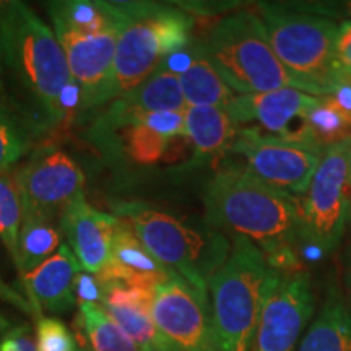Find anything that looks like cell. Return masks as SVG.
<instances>
[{
  "label": "cell",
  "instance_id": "23",
  "mask_svg": "<svg viewBox=\"0 0 351 351\" xmlns=\"http://www.w3.org/2000/svg\"><path fill=\"white\" fill-rule=\"evenodd\" d=\"M60 221L25 215L20 228L19 238V270L20 278L38 269L41 263L59 251L60 244Z\"/></svg>",
  "mask_w": 351,
  "mask_h": 351
},
{
  "label": "cell",
  "instance_id": "28",
  "mask_svg": "<svg viewBox=\"0 0 351 351\" xmlns=\"http://www.w3.org/2000/svg\"><path fill=\"white\" fill-rule=\"evenodd\" d=\"M36 351H77L78 346L64 322L54 317H43L36 326Z\"/></svg>",
  "mask_w": 351,
  "mask_h": 351
},
{
  "label": "cell",
  "instance_id": "32",
  "mask_svg": "<svg viewBox=\"0 0 351 351\" xmlns=\"http://www.w3.org/2000/svg\"><path fill=\"white\" fill-rule=\"evenodd\" d=\"M0 301L8 302V304L16 307V309L21 311V313H25V314H33L32 306H29L28 300L21 296L20 293H16L12 287H8V285L3 282L2 278H0Z\"/></svg>",
  "mask_w": 351,
  "mask_h": 351
},
{
  "label": "cell",
  "instance_id": "9",
  "mask_svg": "<svg viewBox=\"0 0 351 351\" xmlns=\"http://www.w3.org/2000/svg\"><path fill=\"white\" fill-rule=\"evenodd\" d=\"M231 155L243 160V168L271 187L295 197L304 195L317 169L324 148L263 134L258 127H239Z\"/></svg>",
  "mask_w": 351,
  "mask_h": 351
},
{
  "label": "cell",
  "instance_id": "35",
  "mask_svg": "<svg viewBox=\"0 0 351 351\" xmlns=\"http://www.w3.org/2000/svg\"><path fill=\"white\" fill-rule=\"evenodd\" d=\"M346 200H348V221H346V228H350L351 230V155H350L348 179H346Z\"/></svg>",
  "mask_w": 351,
  "mask_h": 351
},
{
  "label": "cell",
  "instance_id": "29",
  "mask_svg": "<svg viewBox=\"0 0 351 351\" xmlns=\"http://www.w3.org/2000/svg\"><path fill=\"white\" fill-rule=\"evenodd\" d=\"M73 291H75L77 304H98L103 306L104 302V287L101 285L98 276L88 274V271H80L75 278L73 285Z\"/></svg>",
  "mask_w": 351,
  "mask_h": 351
},
{
  "label": "cell",
  "instance_id": "18",
  "mask_svg": "<svg viewBox=\"0 0 351 351\" xmlns=\"http://www.w3.org/2000/svg\"><path fill=\"white\" fill-rule=\"evenodd\" d=\"M104 287L103 309L134 341L138 351H166V346L152 315L156 289L125 283H108Z\"/></svg>",
  "mask_w": 351,
  "mask_h": 351
},
{
  "label": "cell",
  "instance_id": "31",
  "mask_svg": "<svg viewBox=\"0 0 351 351\" xmlns=\"http://www.w3.org/2000/svg\"><path fill=\"white\" fill-rule=\"evenodd\" d=\"M0 351H36L29 327L20 326L5 332L0 339Z\"/></svg>",
  "mask_w": 351,
  "mask_h": 351
},
{
  "label": "cell",
  "instance_id": "27",
  "mask_svg": "<svg viewBox=\"0 0 351 351\" xmlns=\"http://www.w3.org/2000/svg\"><path fill=\"white\" fill-rule=\"evenodd\" d=\"M23 223V207L15 178L0 174V241L7 247L15 267H19V238Z\"/></svg>",
  "mask_w": 351,
  "mask_h": 351
},
{
  "label": "cell",
  "instance_id": "30",
  "mask_svg": "<svg viewBox=\"0 0 351 351\" xmlns=\"http://www.w3.org/2000/svg\"><path fill=\"white\" fill-rule=\"evenodd\" d=\"M335 51L340 73L351 77V20H343L339 23Z\"/></svg>",
  "mask_w": 351,
  "mask_h": 351
},
{
  "label": "cell",
  "instance_id": "11",
  "mask_svg": "<svg viewBox=\"0 0 351 351\" xmlns=\"http://www.w3.org/2000/svg\"><path fill=\"white\" fill-rule=\"evenodd\" d=\"M16 187L25 215L60 221L70 204L83 195L85 174L80 165L57 145H43L16 171Z\"/></svg>",
  "mask_w": 351,
  "mask_h": 351
},
{
  "label": "cell",
  "instance_id": "36",
  "mask_svg": "<svg viewBox=\"0 0 351 351\" xmlns=\"http://www.w3.org/2000/svg\"><path fill=\"white\" fill-rule=\"evenodd\" d=\"M8 327V324H7V320L2 317V315H0V335H3V330H5V328Z\"/></svg>",
  "mask_w": 351,
  "mask_h": 351
},
{
  "label": "cell",
  "instance_id": "6",
  "mask_svg": "<svg viewBox=\"0 0 351 351\" xmlns=\"http://www.w3.org/2000/svg\"><path fill=\"white\" fill-rule=\"evenodd\" d=\"M230 239V256L208 282L217 348L251 351L271 265L249 239Z\"/></svg>",
  "mask_w": 351,
  "mask_h": 351
},
{
  "label": "cell",
  "instance_id": "5",
  "mask_svg": "<svg viewBox=\"0 0 351 351\" xmlns=\"http://www.w3.org/2000/svg\"><path fill=\"white\" fill-rule=\"evenodd\" d=\"M127 21L117 39L109 101L130 93L191 43L194 19L156 2H119Z\"/></svg>",
  "mask_w": 351,
  "mask_h": 351
},
{
  "label": "cell",
  "instance_id": "14",
  "mask_svg": "<svg viewBox=\"0 0 351 351\" xmlns=\"http://www.w3.org/2000/svg\"><path fill=\"white\" fill-rule=\"evenodd\" d=\"M124 26L98 34L54 32L65 52L70 75L80 88V114L99 111L109 103L117 39Z\"/></svg>",
  "mask_w": 351,
  "mask_h": 351
},
{
  "label": "cell",
  "instance_id": "19",
  "mask_svg": "<svg viewBox=\"0 0 351 351\" xmlns=\"http://www.w3.org/2000/svg\"><path fill=\"white\" fill-rule=\"evenodd\" d=\"M179 75L166 69H158L153 75L130 93L109 101L99 111L95 112V121L122 122L143 116L148 112L186 111Z\"/></svg>",
  "mask_w": 351,
  "mask_h": 351
},
{
  "label": "cell",
  "instance_id": "37",
  "mask_svg": "<svg viewBox=\"0 0 351 351\" xmlns=\"http://www.w3.org/2000/svg\"><path fill=\"white\" fill-rule=\"evenodd\" d=\"M0 91H2V72H0Z\"/></svg>",
  "mask_w": 351,
  "mask_h": 351
},
{
  "label": "cell",
  "instance_id": "17",
  "mask_svg": "<svg viewBox=\"0 0 351 351\" xmlns=\"http://www.w3.org/2000/svg\"><path fill=\"white\" fill-rule=\"evenodd\" d=\"M174 275L152 256L129 223L119 218L112 236L108 265L96 275L101 285L125 283L156 289Z\"/></svg>",
  "mask_w": 351,
  "mask_h": 351
},
{
  "label": "cell",
  "instance_id": "34",
  "mask_svg": "<svg viewBox=\"0 0 351 351\" xmlns=\"http://www.w3.org/2000/svg\"><path fill=\"white\" fill-rule=\"evenodd\" d=\"M343 288H345V301L351 311V245L345 252L343 258Z\"/></svg>",
  "mask_w": 351,
  "mask_h": 351
},
{
  "label": "cell",
  "instance_id": "25",
  "mask_svg": "<svg viewBox=\"0 0 351 351\" xmlns=\"http://www.w3.org/2000/svg\"><path fill=\"white\" fill-rule=\"evenodd\" d=\"M34 132L0 98V174L8 173L26 155Z\"/></svg>",
  "mask_w": 351,
  "mask_h": 351
},
{
  "label": "cell",
  "instance_id": "13",
  "mask_svg": "<svg viewBox=\"0 0 351 351\" xmlns=\"http://www.w3.org/2000/svg\"><path fill=\"white\" fill-rule=\"evenodd\" d=\"M319 101L295 88H280L265 93L236 95L226 111L239 127L256 122L274 137L320 147L307 122Z\"/></svg>",
  "mask_w": 351,
  "mask_h": 351
},
{
  "label": "cell",
  "instance_id": "16",
  "mask_svg": "<svg viewBox=\"0 0 351 351\" xmlns=\"http://www.w3.org/2000/svg\"><path fill=\"white\" fill-rule=\"evenodd\" d=\"M80 271V262L70 251L69 244H62L54 256L21 278L28 302L38 320L43 317V311L60 314L77 304L73 285Z\"/></svg>",
  "mask_w": 351,
  "mask_h": 351
},
{
  "label": "cell",
  "instance_id": "12",
  "mask_svg": "<svg viewBox=\"0 0 351 351\" xmlns=\"http://www.w3.org/2000/svg\"><path fill=\"white\" fill-rule=\"evenodd\" d=\"M152 315L166 351H218L208 291L181 276L156 288Z\"/></svg>",
  "mask_w": 351,
  "mask_h": 351
},
{
  "label": "cell",
  "instance_id": "15",
  "mask_svg": "<svg viewBox=\"0 0 351 351\" xmlns=\"http://www.w3.org/2000/svg\"><path fill=\"white\" fill-rule=\"evenodd\" d=\"M117 223L119 218L95 208L85 200V195L77 197L65 210L60 226L83 271L99 275L108 265Z\"/></svg>",
  "mask_w": 351,
  "mask_h": 351
},
{
  "label": "cell",
  "instance_id": "10",
  "mask_svg": "<svg viewBox=\"0 0 351 351\" xmlns=\"http://www.w3.org/2000/svg\"><path fill=\"white\" fill-rule=\"evenodd\" d=\"M314 309L309 274L271 267L251 351H296Z\"/></svg>",
  "mask_w": 351,
  "mask_h": 351
},
{
  "label": "cell",
  "instance_id": "38",
  "mask_svg": "<svg viewBox=\"0 0 351 351\" xmlns=\"http://www.w3.org/2000/svg\"><path fill=\"white\" fill-rule=\"evenodd\" d=\"M77 351H86V350H83V348H78Z\"/></svg>",
  "mask_w": 351,
  "mask_h": 351
},
{
  "label": "cell",
  "instance_id": "2",
  "mask_svg": "<svg viewBox=\"0 0 351 351\" xmlns=\"http://www.w3.org/2000/svg\"><path fill=\"white\" fill-rule=\"evenodd\" d=\"M0 72L29 108L36 134L65 121L62 96L73 80L51 26L23 2L0 3Z\"/></svg>",
  "mask_w": 351,
  "mask_h": 351
},
{
  "label": "cell",
  "instance_id": "21",
  "mask_svg": "<svg viewBox=\"0 0 351 351\" xmlns=\"http://www.w3.org/2000/svg\"><path fill=\"white\" fill-rule=\"evenodd\" d=\"M296 351H351V311L341 289L332 283Z\"/></svg>",
  "mask_w": 351,
  "mask_h": 351
},
{
  "label": "cell",
  "instance_id": "24",
  "mask_svg": "<svg viewBox=\"0 0 351 351\" xmlns=\"http://www.w3.org/2000/svg\"><path fill=\"white\" fill-rule=\"evenodd\" d=\"M80 333H85L93 351H138L106 311L98 304H78Z\"/></svg>",
  "mask_w": 351,
  "mask_h": 351
},
{
  "label": "cell",
  "instance_id": "8",
  "mask_svg": "<svg viewBox=\"0 0 351 351\" xmlns=\"http://www.w3.org/2000/svg\"><path fill=\"white\" fill-rule=\"evenodd\" d=\"M351 138L324 148L317 169L300 202L298 241L322 256L337 251L346 231Z\"/></svg>",
  "mask_w": 351,
  "mask_h": 351
},
{
  "label": "cell",
  "instance_id": "33",
  "mask_svg": "<svg viewBox=\"0 0 351 351\" xmlns=\"http://www.w3.org/2000/svg\"><path fill=\"white\" fill-rule=\"evenodd\" d=\"M346 112L351 114V77H340L339 85H337L335 91L330 95Z\"/></svg>",
  "mask_w": 351,
  "mask_h": 351
},
{
  "label": "cell",
  "instance_id": "26",
  "mask_svg": "<svg viewBox=\"0 0 351 351\" xmlns=\"http://www.w3.org/2000/svg\"><path fill=\"white\" fill-rule=\"evenodd\" d=\"M307 122L315 142L322 148L351 138V114L346 112L332 96L320 98L317 106L307 116Z\"/></svg>",
  "mask_w": 351,
  "mask_h": 351
},
{
  "label": "cell",
  "instance_id": "3",
  "mask_svg": "<svg viewBox=\"0 0 351 351\" xmlns=\"http://www.w3.org/2000/svg\"><path fill=\"white\" fill-rule=\"evenodd\" d=\"M114 217L129 223L161 265L202 291H208L210 278L230 256V236L205 221H187L143 202H121Z\"/></svg>",
  "mask_w": 351,
  "mask_h": 351
},
{
  "label": "cell",
  "instance_id": "20",
  "mask_svg": "<svg viewBox=\"0 0 351 351\" xmlns=\"http://www.w3.org/2000/svg\"><path fill=\"white\" fill-rule=\"evenodd\" d=\"M184 119L186 138L192 147L189 168H195L213 158L230 153L239 125L232 121L226 109L187 106L184 111Z\"/></svg>",
  "mask_w": 351,
  "mask_h": 351
},
{
  "label": "cell",
  "instance_id": "7",
  "mask_svg": "<svg viewBox=\"0 0 351 351\" xmlns=\"http://www.w3.org/2000/svg\"><path fill=\"white\" fill-rule=\"evenodd\" d=\"M202 47L236 95L280 88L300 90L271 49L263 21L254 12L239 10L223 16L202 41Z\"/></svg>",
  "mask_w": 351,
  "mask_h": 351
},
{
  "label": "cell",
  "instance_id": "4",
  "mask_svg": "<svg viewBox=\"0 0 351 351\" xmlns=\"http://www.w3.org/2000/svg\"><path fill=\"white\" fill-rule=\"evenodd\" d=\"M261 12L271 49L300 90L315 98L330 96L341 77L335 51L339 23L289 3H262Z\"/></svg>",
  "mask_w": 351,
  "mask_h": 351
},
{
  "label": "cell",
  "instance_id": "1",
  "mask_svg": "<svg viewBox=\"0 0 351 351\" xmlns=\"http://www.w3.org/2000/svg\"><path fill=\"white\" fill-rule=\"evenodd\" d=\"M204 221L257 245L275 269H298V197L271 187L243 166L219 168L204 191Z\"/></svg>",
  "mask_w": 351,
  "mask_h": 351
},
{
  "label": "cell",
  "instance_id": "22",
  "mask_svg": "<svg viewBox=\"0 0 351 351\" xmlns=\"http://www.w3.org/2000/svg\"><path fill=\"white\" fill-rule=\"evenodd\" d=\"M179 85L186 106L226 109L236 98L234 91L219 77L205 56L202 41L192 43L191 64L182 73H179Z\"/></svg>",
  "mask_w": 351,
  "mask_h": 351
}]
</instances>
